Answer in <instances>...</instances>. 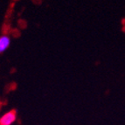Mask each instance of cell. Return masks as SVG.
<instances>
[{
	"label": "cell",
	"instance_id": "cell-1",
	"mask_svg": "<svg viewBox=\"0 0 125 125\" xmlns=\"http://www.w3.org/2000/svg\"><path fill=\"white\" fill-rule=\"evenodd\" d=\"M17 118L16 110H10L5 113L0 119V125H11Z\"/></svg>",
	"mask_w": 125,
	"mask_h": 125
},
{
	"label": "cell",
	"instance_id": "cell-2",
	"mask_svg": "<svg viewBox=\"0 0 125 125\" xmlns=\"http://www.w3.org/2000/svg\"><path fill=\"white\" fill-rule=\"evenodd\" d=\"M10 45V39L7 36H2L0 38V52H3Z\"/></svg>",
	"mask_w": 125,
	"mask_h": 125
},
{
	"label": "cell",
	"instance_id": "cell-3",
	"mask_svg": "<svg viewBox=\"0 0 125 125\" xmlns=\"http://www.w3.org/2000/svg\"><path fill=\"white\" fill-rule=\"evenodd\" d=\"M11 31L10 30V25H7V24H4L2 27V32L3 34H8L10 31Z\"/></svg>",
	"mask_w": 125,
	"mask_h": 125
},
{
	"label": "cell",
	"instance_id": "cell-4",
	"mask_svg": "<svg viewBox=\"0 0 125 125\" xmlns=\"http://www.w3.org/2000/svg\"><path fill=\"white\" fill-rule=\"evenodd\" d=\"M10 32H11V34H13V36L14 37H16V38H18V37H19L20 36V32H19V29H12L11 31H10Z\"/></svg>",
	"mask_w": 125,
	"mask_h": 125
},
{
	"label": "cell",
	"instance_id": "cell-5",
	"mask_svg": "<svg viewBox=\"0 0 125 125\" xmlns=\"http://www.w3.org/2000/svg\"><path fill=\"white\" fill-rule=\"evenodd\" d=\"M19 25H21V28H25L26 27V22L25 20H19Z\"/></svg>",
	"mask_w": 125,
	"mask_h": 125
},
{
	"label": "cell",
	"instance_id": "cell-6",
	"mask_svg": "<svg viewBox=\"0 0 125 125\" xmlns=\"http://www.w3.org/2000/svg\"><path fill=\"white\" fill-rule=\"evenodd\" d=\"M122 24H123V25H125V19H123V21H122Z\"/></svg>",
	"mask_w": 125,
	"mask_h": 125
},
{
	"label": "cell",
	"instance_id": "cell-7",
	"mask_svg": "<svg viewBox=\"0 0 125 125\" xmlns=\"http://www.w3.org/2000/svg\"><path fill=\"white\" fill-rule=\"evenodd\" d=\"M123 31H124V32H125V25H123Z\"/></svg>",
	"mask_w": 125,
	"mask_h": 125
}]
</instances>
